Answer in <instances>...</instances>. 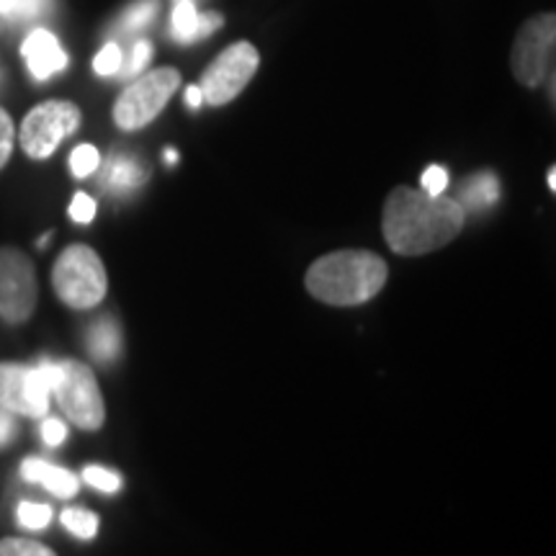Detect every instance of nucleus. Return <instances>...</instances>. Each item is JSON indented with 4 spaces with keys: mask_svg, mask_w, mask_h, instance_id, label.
Returning a JSON list of instances; mask_svg holds the SVG:
<instances>
[{
    "mask_svg": "<svg viewBox=\"0 0 556 556\" xmlns=\"http://www.w3.org/2000/svg\"><path fill=\"white\" fill-rule=\"evenodd\" d=\"M464 212L456 199L430 197L400 186L384 204V238L400 255H426L448 245L462 232Z\"/></svg>",
    "mask_w": 556,
    "mask_h": 556,
    "instance_id": "f257e3e1",
    "label": "nucleus"
},
{
    "mask_svg": "<svg viewBox=\"0 0 556 556\" xmlns=\"http://www.w3.org/2000/svg\"><path fill=\"white\" fill-rule=\"evenodd\" d=\"M387 283V263L368 250H338L307 270V289L332 307H356L374 299Z\"/></svg>",
    "mask_w": 556,
    "mask_h": 556,
    "instance_id": "f03ea898",
    "label": "nucleus"
},
{
    "mask_svg": "<svg viewBox=\"0 0 556 556\" xmlns=\"http://www.w3.org/2000/svg\"><path fill=\"white\" fill-rule=\"evenodd\" d=\"M52 283L67 307L93 309L106 296V268L96 250L73 245L54 263Z\"/></svg>",
    "mask_w": 556,
    "mask_h": 556,
    "instance_id": "7ed1b4c3",
    "label": "nucleus"
},
{
    "mask_svg": "<svg viewBox=\"0 0 556 556\" xmlns=\"http://www.w3.org/2000/svg\"><path fill=\"white\" fill-rule=\"evenodd\" d=\"M180 86V73L173 67H160L152 73L142 75V78L131 83L124 90L114 106V122L119 124L124 131H135L148 127L155 116L168 106Z\"/></svg>",
    "mask_w": 556,
    "mask_h": 556,
    "instance_id": "20e7f679",
    "label": "nucleus"
},
{
    "mask_svg": "<svg viewBox=\"0 0 556 556\" xmlns=\"http://www.w3.org/2000/svg\"><path fill=\"white\" fill-rule=\"evenodd\" d=\"M80 127V109L70 101H45L26 114L21 124V148L34 160H47L60 148L62 139Z\"/></svg>",
    "mask_w": 556,
    "mask_h": 556,
    "instance_id": "39448f33",
    "label": "nucleus"
},
{
    "mask_svg": "<svg viewBox=\"0 0 556 556\" xmlns=\"http://www.w3.org/2000/svg\"><path fill=\"white\" fill-rule=\"evenodd\" d=\"M556 47V18L554 13H539L520 26L516 45H513V73L518 83L536 88L552 73Z\"/></svg>",
    "mask_w": 556,
    "mask_h": 556,
    "instance_id": "423d86ee",
    "label": "nucleus"
},
{
    "mask_svg": "<svg viewBox=\"0 0 556 556\" xmlns=\"http://www.w3.org/2000/svg\"><path fill=\"white\" fill-rule=\"evenodd\" d=\"M58 397L62 413H65L75 426L83 430H99L106 417L101 389L96 384L93 371L78 361H62L60 381L52 389Z\"/></svg>",
    "mask_w": 556,
    "mask_h": 556,
    "instance_id": "0eeeda50",
    "label": "nucleus"
},
{
    "mask_svg": "<svg viewBox=\"0 0 556 556\" xmlns=\"http://www.w3.org/2000/svg\"><path fill=\"white\" fill-rule=\"evenodd\" d=\"M261 58L250 41H238V45L227 47L212 65L206 67L204 78H201V96L212 106H225L245 90V86L258 73Z\"/></svg>",
    "mask_w": 556,
    "mask_h": 556,
    "instance_id": "6e6552de",
    "label": "nucleus"
},
{
    "mask_svg": "<svg viewBox=\"0 0 556 556\" xmlns=\"http://www.w3.org/2000/svg\"><path fill=\"white\" fill-rule=\"evenodd\" d=\"M37 307V276L31 261L16 248L0 250V317L18 325Z\"/></svg>",
    "mask_w": 556,
    "mask_h": 556,
    "instance_id": "1a4fd4ad",
    "label": "nucleus"
},
{
    "mask_svg": "<svg viewBox=\"0 0 556 556\" xmlns=\"http://www.w3.org/2000/svg\"><path fill=\"white\" fill-rule=\"evenodd\" d=\"M0 407L26 417L50 413V389L41 381L37 366L0 364Z\"/></svg>",
    "mask_w": 556,
    "mask_h": 556,
    "instance_id": "9d476101",
    "label": "nucleus"
},
{
    "mask_svg": "<svg viewBox=\"0 0 556 556\" xmlns=\"http://www.w3.org/2000/svg\"><path fill=\"white\" fill-rule=\"evenodd\" d=\"M21 54H24L34 80H50L52 75L67 67L65 50L60 47L58 37L47 29H34L21 45Z\"/></svg>",
    "mask_w": 556,
    "mask_h": 556,
    "instance_id": "9b49d317",
    "label": "nucleus"
},
{
    "mask_svg": "<svg viewBox=\"0 0 556 556\" xmlns=\"http://www.w3.org/2000/svg\"><path fill=\"white\" fill-rule=\"evenodd\" d=\"M148 180V168L129 155H111L101 170V186L111 193H129Z\"/></svg>",
    "mask_w": 556,
    "mask_h": 556,
    "instance_id": "f8f14e48",
    "label": "nucleus"
},
{
    "mask_svg": "<svg viewBox=\"0 0 556 556\" xmlns=\"http://www.w3.org/2000/svg\"><path fill=\"white\" fill-rule=\"evenodd\" d=\"M21 477H24L26 482L41 484L45 490H50L52 495L58 497L78 495V486H80L78 479L70 475L67 469L52 467V464L39 462V458H26L24 467H21Z\"/></svg>",
    "mask_w": 556,
    "mask_h": 556,
    "instance_id": "ddd939ff",
    "label": "nucleus"
},
{
    "mask_svg": "<svg viewBox=\"0 0 556 556\" xmlns=\"http://www.w3.org/2000/svg\"><path fill=\"white\" fill-rule=\"evenodd\" d=\"M88 351H90V356H93L96 361H101V364H106V361H114L116 356H119V351H122L119 325H116L111 317H101L99 323L90 325Z\"/></svg>",
    "mask_w": 556,
    "mask_h": 556,
    "instance_id": "4468645a",
    "label": "nucleus"
},
{
    "mask_svg": "<svg viewBox=\"0 0 556 556\" xmlns=\"http://www.w3.org/2000/svg\"><path fill=\"white\" fill-rule=\"evenodd\" d=\"M500 199V180L492 173H477L462 186V204L464 212H482Z\"/></svg>",
    "mask_w": 556,
    "mask_h": 556,
    "instance_id": "2eb2a0df",
    "label": "nucleus"
},
{
    "mask_svg": "<svg viewBox=\"0 0 556 556\" xmlns=\"http://www.w3.org/2000/svg\"><path fill=\"white\" fill-rule=\"evenodd\" d=\"M62 526H65L73 536L88 541L99 533V516L90 510H83V507H67V510L62 513Z\"/></svg>",
    "mask_w": 556,
    "mask_h": 556,
    "instance_id": "dca6fc26",
    "label": "nucleus"
},
{
    "mask_svg": "<svg viewBox=\"0 0 556 556\" xmlns=\"http://www.w3.org/2000/svg\"><path fill=\"white\" fill-rule=\"evenodd\" d=\"M157 11H160L157 0H137L135 5H129V9L124 11V16L119 18V29L127 31V34H135L139 29H144L150 21H155Z\"/></svg>",
    "mask_w": 556,
    "mask_h": 556,
    "instance_id": "f3484780",
    "label": "nucleus"
},
{
    "mask_svg": "<svg viewBox=\"0 0 556 556\" xmlns=\"http://www.w3.org/2000/svg\"><path fill=\"white\" fill-rule=\"evenodd\" d=\"M173 34L180 41H191L199 37V11L193 9L191 0H180L173 11Z\"/></svg>",
    "mask_w": 556,
    "mask_h": 556,
    "instance_id": "a211bd4d",
    "label": "nucleus"
},
{
    "mask_svg": "<svg viewBox=\"0 0 556 556\" xmlns=\"http://www.w3.org/2000/svg\"><path fill=\"white\" fill-rule=\"evenodd\" d=\"M101 165V155L93 144H80V148L73 150L70 155V170H73L75 178H88L99 170Z\"/></svg>",
    "mask_w": 556,
    "mask_h": 556,
    "instance_id": "6ab92c4d",
    "label": "nucleus"
},
{
    "mask_svg": "<svg viewBox=\"0 0 556 556\" xmlns=\"http://www.w3.org/2000/svg\"><path fill=\"white\" fill-rule=\"evenodd\" d=\"M52 520V507L41 503H21L18 505V523L21 528H29V531H41V528L50 526Z\"/></svg>",
    "mask_w": 556,
    "mask_h": 556,
    "instance_id": "aec40b11",
    "label": "nucleus"
},
{
    "mask_svg": "<svg viewBox=\"0 0 556 556\" xmlns=\"http://www.w3.org/2000/svg\"><path fill=\"white\" fill-rule=\"evenodd\" d=\"M0 556H58L39 541L26 539H3L0 541Z\"/></svg>",
    "mask_w": 556,
    "mask_h": 556,
    "instance_id": "412c9836",
    "label": "nucleus"
},
{
    "mask_svg": "<svg viewBox=\"0 0 556 556\" xmlns=\"http://www.w3.org/2000/svg\"><path fill=\"white\" fill-rule=\"evenodd\" d=\"M124 65L122 60V47L114 45V41H109L103 50L96 54L93 60V70L101 75V78H111V75H119V70Z\"/></svg>",
    "mask_w": 556,
    "mask_h": 556,
    "instance_id": "4be33fe9",
    "label": "nucleus"
},
{
    "mask_svg": "<svg viewBox=\"0 0 556 556\" xmlns=\"http://www.w3.org/2000/svg\"><path fill=\"white\" fill-rule=\"evenodd\" d=\"M83 479H86L90 486H96L99 492H106V495L122 490V477L116 475V471L103 467H88L83 471Z\"/></svg>",
    "mask_w": 556,
    "mask_h": 556,
    "instance_id": "5701e85b",
    "label": "nucleus"
},
{
    "mask_svg": "<svg viewBox=\"0 0 556 556\" xmlns=\"http://www.w3.org/2000/svg\"><path fill=\"white\" fill-rule=\"evenodd\" d=\"M52 0H16L13 11L5 18L16 21V24H24V21L41 18L47 11H50Z\"/></svg>",
    "mask_w": 556,
    "mask_h": 556,
    "instance_id": "b1692460",
    "label": "nucleus"
},
{
    "mask_svg": "<svg viewBox=\"0 0 556 556\" xmlns=\"http://www.w3.org/2000/svg\"><path fill=\"white\" fill-rule=\"evenodd\" d=\"M152 58V47L148 45V41H137L135 47H131V54H129V62L127 65H122L119 75H124V78H135V75H139L144 70V65H148Z\"/></svg>",
    "mask_w": 556,
    "mask_h": 556,
    "instance_id": "393cba45",
    "label": "nucleus"
},
{
    "mask_svg": "<svg viewBox=\"0 0 556 556\" xmlns=\"http://www.w3.org/2000/svg\"><path fill=\"white\" fill-rule=\"evenodd\" d=\"M420 184L422 191L430 193V197H441V193L448 189V170L441 168V165H430V168L422 173Z\"/></svg>",
    "mask_w": 556,
    "mask_h": 556,
    "instance_id": "a878e982",
    "label": "nucleus"
},
{
    "mask_svg": "<svg viewBox=\"0 0 556 556\" xmlns=\"http://www.w3.org/2000/svg\"><path fill=\"white\" fill-rule=\"evenodd\" d=\"M13 139H16V129H13L11 116L0 109V168L9 163V157L13 152Z\"/></svg>",
    "mask_w": 556,
    "mask_h": 556,
    "instance_id": "bb28decb",
    "label": "nucleus"
},
{
    "mask_svg": "<svg viewBox=\"0 0 556 556\" xmlns=\"http://www.w3.org/2000/svg\"><path fill=\"white\" fill-rule=\"evenodd\" d=\"M70 217L78 225H88L96 217V201L88 197V193H75L73 204H70Z\"/></svg>",
    "mask_w": 556,
    "mask_h": 556,
    "instance_id": "cd10ccee",
    "label": "nucleus"
},
{
    "mask_svg": "<svg viewBox=\"0 0 556 556\" xmlns=\"http://www.w3.org/2000/svg\"><path fill=\"white\" fill-rule=\"evenodd\" d=\"M41 438H45L47 446H60V443L67 438L65 422H60V420H45V426H41Z\"/></svg>",
    "mask_w": 556,
    "mask_h": 556,
    "instance_id": "c85d7f7f",
    "label": "nucleus"
},
{
    "mask_svg": "<svg viewBox=\"0 0 556 556\" xmlns=\"http://www.w3.org/2000/svg\"><path fill=\"white\" fill-rule=\"evenodd\" d=\"M217 29H222L219 13H199V37H208Z\"/></svg>",
    "mask_w": 556,
    "mask_h": 556,
    "instance_id": "c756f323",
    "label": "nucleus"
},
{
    "mask_svg": "<svg viewBox=\"0 0 556 556\" xmlns=\"http://www.w3.org/2000/svg\"><path fill=\"white\" fill-rule=\"evenodd\" d=\"M13 430H16V426H13L11 413H9V409L0 407V446H5V443L11 441Z\"/></svg>",
    "mask_w": 556,
    "mask_h": 556,
    "instance_id": "7c9ffc66",
    "label": "nucleus"
},
{
    "mask_svg": "<svg viewBox=\"0 0 556 556\" xmlns=\"http://www.w3.org/2000/svg\"><path fill=\"white\" fill-rule=\"evenodd\" d=\"M201 101H204V96H201L199 86H191L189 90H186V103H189V109H199Z\"/></svg>",
    "mask_w": 556,
    "mask_h": 556,
    "instance_id": "2f4dec72",
    "label": "nucleus"
},
{
    "mask_svg": "<svg viewBox=\"0 0 556 556\" xmlns=\"http://www.w3.org/2000/svg\"><path fill=\"white\" fill-rule=\"evenodd\" d=\"M13 5H16V0H0V16H9Z\"/></svg>",
    "mask_w": 556,
    "mask_h": 556,
    "instance_id": "473e14b6",
    "label": "nucleus"
},
{
    "mask_svg": "<svg viewBox=\"0 0 556 556\" xmlns=\"http://www.w3.org/2000/svg\"><path fill=\"white\" fill-rule=\"evenodd\" d=\"M548 189H556V173H554V168L552 170H548Z\"/></svg>",
    "mask_w": 556,
    "mask_h": 556,
    "instance_id": "72a5a7b5",
    "label": "nucleus"
},
{
    "mask_svg": "<svg viewBox=\"0 0 556 556\" xmlns=\"http://www.w3.org/2000/svg\"><path fill=\"white\" fill-rule=\"evenodd\" d=\"M165 160H168V163H176V160H178V152L165 150Z\"/></svg>",
    "mask_w": 556,
    "mask_h": 556,
    "instance_id": "f704fd0d",
    "label": "nucleus"
}]
</instances>
